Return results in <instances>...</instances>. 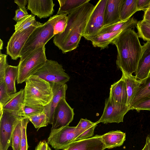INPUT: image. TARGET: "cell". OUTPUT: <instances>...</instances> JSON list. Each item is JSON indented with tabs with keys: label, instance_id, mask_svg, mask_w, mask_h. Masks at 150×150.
<instances>
[{
	"label": "cell",
	"instance_id": "32",
	"mask_svg": "<svg viewBox=\"0 0 150 150\" xmlns=\"http://www.w3.org/2000/svg\"><path fill=\"white\" fill-rule=\"evenodd\" d=\"M136 27L139 38L144 41H150V25L142 20L137 22Z\"/></svg>",
	"mask_w": 150,
	"mask_h": 150
},
{
	"label": "cell",
	"instance_id": "18",
	"mask_svg": "<svg viewBox=\"0 0 150 150\" xmlns=\"http://www.w3.org/2000/svg\"><path fill=\"white\" fill-rule=\"evenodd\" d=\"M123 1V0H107L104 13V26L121 21L120 12Z\"/></svg>",
	"mask_w": 150,
	"mask_h": 150
},
{
	"label": "cell",
	"instance_id": "12",
	"mask_svg": "<svg viewBox=\"0 0 150 150\" xmlns=\"http://www.w3.org/2000/svg\"><path fill=\"white\" fill-rule=\"evenodd\" d=\"M129 110L127 106L118 107L113 105L108 98L105 100L103 113L96 122L107 124L123 122L125 115Z\"/></svg>",
	"mask_w": 150,
	"mask_h": 150
},
{
	"label": "cell",
	"instance_id": "34",
	"mask_svg": "<svg viewBox=\"0 0 150 150\" xmlns=\"http://www.w3.org/2000/svg\"><path fill=\"white\" fill-rule=\"evenodd\" d=\"M68 20V14L64 13L63 16L56 21L53 26V33L54 36L62 33L64 31Z\"/></svg>",
	"mask_w": 150,
	"mask_h": 150
},
{
	"label": "cell",
	"instance_id": "16",
	"mask_svg": "<svg viewBox=\"0 0 150 150\" xmlns=\"http://www.w3.org/2000/svg\"><path fill=\"white\" fill-rule=\"evenodd\" d=\"M50 83L52 89L53 96L51 102L45 106L43 112L48 118L49 124H52L55 108L62 98H66V93L67 89V86L66 83Z\"/></svg>",
	"mask_w": 150,
	"mask_h": 150
},
{
	"label": "cell",
	"instance_id": "37",
	"mask_svg": "<svg viewBox=\"0 0 150 150\" xmlns=\"http://www.w3.org/2000/svg\"><path fill=\"white\" fill-rule=\"evenodd\" d=\"M7 55L0 51V83L4 81L6 72L9 65L7 61Z\"/></svg>",
	"mask_w": 150,
	"mask_h": 150
},
{
	"label": "cell",
	"instance_id": "6",
	"mask_svg": "<svg viewBox=\"0 0 150 150\" xmlns=\"http://www.w3.org/2000/svg\"><path fill=\"white\" fill-rule=\"evenodd\" d=\"M34 75L50 83L64 84L70 79L62 66L57 61L47 59L45 64Z\"/></svg>",
	"mask_w": 150,
	"mask_h": 150
},
{
	"label": "cell",
	"instance_id": "45",
	"mask_svg": "<svg viewBox=\"0 0 150 150\" xmlns=\"http://www.w3.org/2000/svg\"><path fill=\"white\" fill-rule=\"evenodd\" d=\"M142 150H148V144L146 140L144 147Z\"/></svg>",
	"mask_w": 150,
	"mask_h": 150
},
{
	"label": "cell",
	"instance_id": "42",
	"mask_svg": "<svg viewBox=\"0 0 150 150\" xmlns=\"http://www.w3.org/2000/svg\"><path fill=\"white\" fill-rule=\"evenodd\" d=\"M48 146L45 140L41 141L36 146L35 150H47Z\"/></svg>",
	"mask_w": 150,
	"mask_h": 150
},
{
	"label": "cell",
	"instance_id": "39",
	"mask_svg": "<svg viewBox=\"0 0 150 150\" xmlns=\"http://www.w3.org/2000/svg\"><path fill=\"white\" fill-rule=\"evenodd\" d=\"M150 5V0H137V11H143L144 12L148 9Z\"/></svg>",
	"mask_w": 150,
	"mask_h": 150
},
{
	"label": "cell",
	"instance_id": "33",
	"mask_svg": "<svg viewBox=\"0 0 150 150\" xmlns=\"http://www.w3.org/2000/svg\"><path fill=\"white\" fill-rule=\"evenodd\" d=\"M45 106L40 105H24L23 107L21 116L26 118L42 112Z\"/></svg>",
	"mask_w": 150,
	"mask_h": 150
},
{
	"label": "cell",
	"instance_id": "17",
	"mask_svg": "<svg viewBox=\"0 0 150 150\" xmlns=\"http://www.w3.org/2000/svg\"><path fill=\"white\" fill-rule=\"evenodd\" d=\"M136 78L142 80L146 78L150 73V41L142 46V50L137 70Z\"/></svg>",
	"mask_w": 150,
	"mask_h": 150
},
{
	"label": "cell",
	"instance_id": "2",
	"mask_svg": "<svg viewBox=\"0 0 150 150\" xmlns=\"http://www.w3.org/2000/svg\"><path fill=\"white\" fill-rule=\"evenodd\" d=\"M137 33L132 29H126L112 42L117 50L116 64L122 73L135 72L142 50Z\"/></svg>",
	"mask_w": 150,
	"mask_h": 150
},
{
	"label": "cell",
	"instance_id": "48",
	"mask_svg": "<svg viewBox=\"0 0 150 150\" xmlns=\"http://www.w3.org/2000/svg\"><path fill=\"white\" fill-rule=\"evenodd\" d=\"M47 150H52L51 148L49 146H48Z\"/></svg>",
	"mask_w": 150,
	"mask_h": 150
},
{
	"label": "cell",
	"instance_id": "40",
	"mask_svg": "<svg viewBox=\"0 0 150 150\" xmlns=\"http://www.w3.org/2000/svg\"><path fill=\"white\" fill-rule=\"evenodd\" d=\"M15 13V15L13 19L17 22L29 15L28 13L25 12L19 8L16 11Z\"/></svg>",
	"mask_w": 150,
	"mask_h": 150
},
{
	"label": "cell",
	"instance_id": "3",
	"mask_svg": "<svg viewBox=\"0 0 150 150\" xmlns=\"http://www.w3.org/2000/svg\"><path fill=\"white\" fill-rule=\"evenodd\" d=\"M25 82V105L45 106L51 102L53 93L50 83L34 75L29 77Z\"/></svg>",
	"mask_w": 150,
	"mask_h": 150
},
{
	"label": "cell",
	"instance_id": "29",
	"mask_svg": "<svg viewBox=\"0 0 150 150\" xmlns=\"http://www.w3.org/2000/svg\"><path fill=\"white\" fill-rule=\"evenodd\" d=\"M26 118L32 123L37 130L41 127L47 126L49 124L48 118L43 112Z\"/></svg>",
	"mask_w": 150,
	"mask_h": 150
},
{
	"label": "cell",
	"instance_id": "7",
	"mask_svg": "<svg viewBox=\"0 0 150 150\" xmlns=\"http://www.w3.org/2000/svg\"><path fill=\"white\" fill-rule=\"evenodd\" d=\"M23 117L4 111L0 117V150H7L11 145L13 131Z\"/></svg>",
	"mask_w": 150,
	"mask_h": 150
},
{
	"label": "cell",
	"instance_id": "1",
	"mask_svg": "<svg viewBox=\"0 0 150 150\" xmlns=\"http://www.w3.org/2000/svg\"><path fill=\"white\" fill-rule=\"evenodd\" d=\"M94 7L89 2H87L68 14L65 30L62 33L55 35L53 39L54 44L63 53L72 51L78 47Z\"/></svg>",
	"mask_w": 150,
	"mask_h": 150
},
{
	"label": "cell",
	"instance_id": "24",
	"mask_svg": "<svg viewBox=\"0 0 150 150\" xmlns=\"http://www.w3.org/2000/svg\"><path fill=\"white\" fill-rule=\"evenodd\" d=\"M137 20L133 17H131L126 21H120L109 25L104 26L98 33H113L122 30L132 29L137 26Z\"/></svg>",
	"mask_w": 150,
	"mask_h": 150
},
{
	"label": "cell",
	"instance_id": "4",
	"mask_svg": "<svg viewBox=\"0 0 150 150\" xmlns=\"http://www.w3.org/2000/svg\"><path fill=\"white\" fill-rule=\"evenodd\" d=\"M63 14H56L50 17L47 22L34 30L21 50L20 61L25 59L35 50L45 46L48 42L54 36V25Z\"/></svg>",
	"mask_w": 150,
	"mask_h": 150
},
{
	"label": "cell",
	"instance_id": "41",
	"mask_svg": "<svg viewBox=\"0 0 150 150\" xmlns=\"http://www.w3.org/2000/svg\"><path fill=\"white\" fill-rule=\"evenodd\" d=\"M28 2V0H15L14 2L18 6L19 8L26 13H28L25 6Z\"/></svg>",
	"mask_w": 150,
	"mask_h": 150
},
{
	"label": "cell",
	"instance_id": "8",
	"mask_svg": "<svg viewBox=\"0 0 150 150\" xmlns=\"http://www.w3.org/2000/svg\"><path fill=\"white\" fill-rule=\"evenodd\" d=\"M43 24L37 21L26 29L15 32L8 42L6 47L7 54L13 60L20 58L21 50L30 35L35 29Z\"/></svg>",
	"mask_w": 150,
	"mask_h": 150
},
{
	"label": "cell",
	"instance_id": "14",
	"mask_svg": "<svg viewBox=\"0 0 150 150\" xmlns=\"http://www.w3.org/2000/svg\"><path fill=\"white\" fill-rule=\"evenodd\" d=\"M54 6L52 0H28L27 9L34 16L41 19L52 15Z\"/></svg>",
	"mask_w": 150,
	"mask_h": 150
},
{
	"label": "cell",
	"instance_id": "47",
	"mask_svg": "<svg viewBox=\"0 0 150 150\" xmlns=\"http://www.w3.org/2000/svg\"><path fill=\"white\" fill-rule=\"evenodd\" d=\"M144 21L146 23H147L148 25H150V21Z\"/></svg>",
	"mask_w": 150,
	"mask_h": 150
},
{
	"label": "cell",
	"instance_id": "49",
	"mask_svg": "<svg viewBox=\"0 0 150 150\" xmlns=\"http://www.w3.org/2000/svg\"><path fill=\"white\" fill-rule=\"evenodd\" d=\"M148 10H150V6H149V8H148Z\"/></svg>",
	"mask_w": 150,
	"mask_h": 150
},
{
	"label": "cell",
	"instance_id": "11",
	"mask_svg": "<svg viewBox=\"0 0 150 150\" xmlns=\"http://www.w3.org/2000/svg\"><path fill=\"white\" fill-rule=\"evenodd\" d=\"M65 98H62L55 108L51 132L68 126L73 120L74 109L67 102Z\"/></svg>",
	"mask_w": 150,
	"mask_h": 150
},
{
	"label": "cell",
	"instance_id": "15",
	"mask_svg": "<svg viewBox=\"0 0 150 150\" xmlns=\"http://www.w3.org/2000/svg\"><path fill=\"white\" fill-rule=\"evenodd\" d=\"M105 149L101 135L96 134L91 137L75 141L63 150H104Z\"/></svg>",
	"mask_w": 150,
	"mask_h": 150
},
{
	"label": "cell",
	"instance_id": "43",
	"mask_svg": "<svg viewBox=\"0 0 150 150\" xmlns=\"http://www.w3.org/2000/svg\"><path fill=\"white\" fill-rule=\"evenodd\" d=\"M143 20L150 21V10L147 9L144 12Z\"/></svg>",
	"mask_w": 150,
	"mask_h": 150
},
{
	"label": "cell",
	"instance_id": "20",
	"mask_svg": "<svg viewBox=\"0 0 150 150\" xmlns=\"http://www.w3.org/2000/svg\"><path fill=\"white\" fill-rule=\"evenodd\" d=\"M125 30L113 33H98L94 36L85 37L84 38L87 40L90 41L94 47H99L101 49H103L107 47L112 41Z\"/></svg>",
	"mask_w": 150,
	"mask_h": 150
},
{
	"label": "cell",
	"instance_id": "19",
	"mask_svg": "<svg viewBox=\"0 0 150 150\" xmlns=\"http://www.w3.org/2000/svg\"><path fill=\"white\" fill-rule=\"evenodd\" d=\"M24 90L21 89L4 105L3 110L21 116L24 105Z\"/></svg>",
	"mask_w": 150,
	"mask_h": 150
},
{
	"label": "cell",
	"instance_id": "36",
	"mask_svg": "<svg viewBox=\"0 0 150 150\" xmlns=\"http://www.w3.org/2000/svg\"><path fill=\"white\" fill-rule=\"evenodd\" d=\"M15 93L9 95L4 81L0 83V106L3 107L6 103L13 97Z\"/></svg>",
	"mask_w": 150,
	"mask_h": 150
},
{
	"label": "cell",
	"instance_id": "22",
	"mask_svg": "<svg viewBox=\"0 0 150 150\" xmlns=\"http://www.w3.org/2000/svg\"><path fill=\"white\" fill-rule=\"evenodd\" d=\"M139 80L140 83L130 104L129 110L137 103L150 98V73L146 78Z\"/></svg>",
	"mask_w": 150,
	"mask_h": 150
},
{
	"label": "cell",
	"instance_id": "35",
	"mask_svg": "<svg viewBox=\"0 0 150 150\" xmlns=\"http://www.w3.org/2000/svg\"><path fill=\"white\" fill-rule=\"evenodd\" d=\"M28 119L23 117L21 119L22 125V135L20 144V150H28V145L27 143L26 129L29 122Z\"/></svg>",
	"mask_w": 150,
	"mask_h": 150
},
{
	"label": "cell",
	"instance_id": "31",
	"mask_svg": "<svg viewBox=\"0 0 150 150\" xmlns=\"http://www.w3.org/2000/svg\"><path fill=\"white\" fill-rule=\"evenodd\" d=\"M36 22L34 16L29 14L17 22L14 25L15 32L22 31L26 29Z\"/></svg>",
	"mask_w": 150,
	"mask_h": 150
},
{
	"label": "cell",
	"instance_id": "13",
	"mask_svg": "<svg viewBox=\"0 0 150 150\" xmlns=\"http://www.w3.org/2000/svg\"><path fill=\"white\" fill-rule=\"evenodd\" d=\"M108 98L114 105L118 107L127 106L126 84L123 74L119 80L111 85Z\"/></svg>",
	"mask_w": 150,
	"mask_h": 150
},
{
	"label": "cell",
	"instance_id": "26",
	"mask_svg": "<svg viewBox=\"0 0 150 150\" xmlns=\"http://www.w3.org/2000/svg\"><path fill=\"white\" fill-rule=\"evenodd\" d=\"M90 1V0H58L59 7L57 14L62 13L68 14L73 10Z\"/></svg>",
	"mask_w": 150,
	"mask_h": 150
},
{
	"label": "cell",
	"instance_id": "30",
	"mask_svg": "<svg viewBox=\"0 0 150 150\" xmlns=\"http://www.w3.org/2000/svg\"><path fill=\"white\" fill-rule=\"evenodd\" d=\"M21 119L16 125L12 135L11 146L13 150H20L22 135Z\"/></svg>",
	"mask_w": 150,
	"mask_h": 150
},
{
	"label": "cell",
	"instance_id": "27",
	"mask_svg": "<svg viewBox=\"0 0 150 150\" xmlns=\"http://www.w3.org/2000/svg\"><path fill=\"white\" fill-rule=\"evenodd\" d=\"M137 0H123L120 12L121 21H126L137 11Z\"/></svg>",
	"mask_w": 150,
	"mask_h": 150
},
{
	"label": "cell",
	"instance_id": "21",
	"mask_svg": "<svg viewBox=\"0 0 150 150\" xmlns=\"http://www.w3.org/2000/svg\"><path fill=\"white\" fill-rule=\"evenodd\" d=\"M106 148L110 149L122 146L126 139V134L120 130L112 131L101 135Z\"/></svg>",
	"mask_w": 150,
	"mask_h": 150
},
{
	"label": "cell",
	"instance_id": "5",
	"mask_svg": "<svg viewBox=\"0 0 150 150\" xmlns=\"http://www.w3.org/2000/svg\"><path fill=\"white\" fill-rule=\"evenodd\" d=\"M47 60L45 46L35 50L23 60L20 61L18 65L17 83L25 82L34 75L45 64Z\"/></svg>",
	"mask_w": 150,
	"mask_h": 150
},
{
	"label": "cell",
	"instance_id": "44",
	"mask_svg": "<svg viewBox=\"0 0 150 150\" xmlns=\"http://www.w3.org/2000/svg\"><path fill=\"white\" fill-rule=\"evenodd\" d=\"M146 140L148 144V150H150V134H148L146 137Z\"/></svg>",
	"mask_w": 150,
	"mask_h": 150
},
{
	"label": "cell",
	"instance_id": "23",
	"mask_svg": "<svg viewBox=\"0 0 150 150\" xmlns=\"http://www.w3.org/2000/svg\"><path fill=\"white\" fill-rule=\"evenodd\" d=\"M97 124L86 119L81 118L76 126V140L87 139L93 137L94 129Z\"/></svg>",
	"mask_w": 150,
	"mask_h": 150
},
{
	"label": "cell",
	"instance_id": "46",
	"mask_svg": "<svg viewBox=\"0 0 150 150\" xmlns=\"http://www.w3.org/2000/svg\"><path fill=\"white\" fill-rule=\"evenodd\" d=\"M3 45V41L0 39V51L2 50Z\"/></svg>",
	"mask_w": 150,
	"mask_h": 150
},
{
	"label": "cell",
	"instance_id": "9",
	"mask_svg": "<svg viewBox=\"0 0 150 150\" xmlns=\"http://www.w3.org/2000/svg\"><path fill=\"white\" fill-rule=\"evenodd\" d=\"M76 127L69 126L51 132L47 143L55 150L64 149L76 140Z\"/></svg>",
	"mask_w": 150,
	"mask_h": 150
},
{
	"label": "cell",
	"instance_id": "38",
	"mask_svg": "<svg viewBox=\"0 0 150 150\" xmlns=\"http://www.w3.org/2000/svg\"><path fill=\"white\" fill-rule=\"evenodd\" d=\"M135 110L139 112L141 110L150 111V98L140 101L130 108V110Z\"/></svg>",
	"mask_w": 150,
	"mask_h": 150
},
{
	"label": "cell",
	"instance_id": "25",
	"mask_svg": "<svg viewBox=\"0 0 150 150\" xmlns=\"http://www.w3.org/2000/svg\"><path fill=\"white\" fill-rule=\"evenodd\" d=\"M18 70V66L9 65L6 69L4 81L9 95L16 93L15 81L17 78Z\"/></svg>",
	"mask_w": 150,
	"mask_h": 150
},
{
	"label": "cell",
	"instance_id": "10",
	"mask_svg": "<svg viewBox=\"0 0 150 150\" xmlns=\"http://www.w3.org/2000/svg\"><path fill=\"white\" fill-rule=\"evenodd\" d=\"M107 0H99L95 6L86 25L83 37L98 33L104 26V13Z\"/></svg>",
	"mask_w": 150,
	"mask_h": 150
},
{
	"label": "cell",
	"instance_id": "28",
	"mask_svg": "<svg viewBox=\"0 0 150 150\" xmlns=\"http://www.w3.org/2000/svg\"><path fill=\"white\" fill-rule=\"evenodd\" d=\"M125 78L127 94V106L129 108L130 103L140 83V80L132 75H126L122 73Z\"/></svg>",
	"mask_w": 150,
	"mask_h": 150
}]
</instances>
